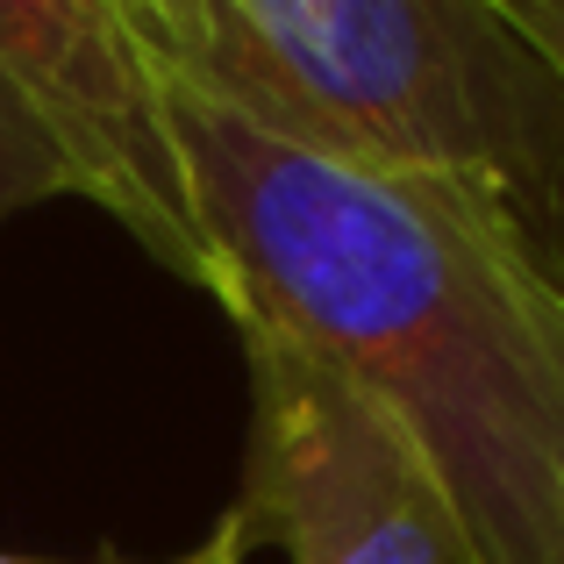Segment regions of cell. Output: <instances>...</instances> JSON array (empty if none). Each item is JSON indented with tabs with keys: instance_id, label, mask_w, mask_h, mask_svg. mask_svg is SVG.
Masks as SVG:
<instances>
[{
	"instance_id": "1",
	"label": "cell",
	"mask_w": 564,
	"mask_h": 564,
	"mask_svg": "<svg viewBox=\"0 0 564 564\" xmlns=\"http://www.w3.org/2000/svg\"><path fill=\"white\" fill-rule=\"evenodd\" d=\"M165 72L229 329L379 400L465 564H564V264L494 193L279 137Z\"/></svg>"
},
{
	"instance_id": "2",
	"label": "cell",
	"mask_w": 564,
	"mask_h": 564,
	"mask_svg": "<svg viewBox=\"0 0 564 564\" xmlns=\"http://www.w3.org/2000/svg\"><path fill=\"white\" fill-rule=\"evenodd\" d=\"M180 72L279 137L494 193L564 264V86L500 0H215Z\"/></svg>"
},
{
	"instance_id": "3",
	"label": "cell",
	"mask_w": 564,
	"mask_h": 564,
	"mask_svg": "<svg viewBox=\"0 0 564 564\" xmlns=\"http://www.w3.org/2000/svg\"><path fill=\"white\" fill-rule=\"evenodd\" d=\"M250 379L243 514L286 564H465L457 522L400 422L301 344L236 322Z\"/></svg>"
},
{
	"instance_id": "4",
	"label": "cell",
	"mask_w": 564,
	"mask_h": 564,
	"mask_svg": "<svg viewBox=\"0 0 564 564\" xmlns=\"http://www.w3.org/2000/svg\"><path fill=\"white\" fill-rule=\"evenodd\" d=\"M165 65V36L143 0H0V79L72 158L79 200L115 215L165 272L215 293V250L186 186Z\"/></svg>"
},
{
	"instance_id": "5",
	"label": "cell",
	"mask_w": 564,
	"mask_h": 564,
	"mask_svg": "<svg viewBox=\"0 0 564 564\" xmlns=\"http://www.w3.org/2000/svg\"><path fill=\"white\" fill-rule=\"evenodd\" d=\"M57 193H79L72 158L57 151V137L36 122V108L0 79V221L36 207V200H57Z\"/></svg>"
},
{
	"instance_id": "6",
	"label": "cell",
	"mask_w": 564,
	"mask_h": 564,
	"mask_svg": "<svg viewBox=\"0 0 564 564\" xmlns=\"http://www.w3.org/2000/svg\"><path fill=\"white\" fill-rule=\"evenodd\" d=\"M158 14V36H165L172 65H193L207 51V29H215V0H143Z\"/></svg>"
},
{
	"instance_id": "7",
	"label": "cell",
	"mask_w": 564,
	"mask_h": 564,
	"mask_svg": "<svg viewBox=\"0 0 564 564\" xmlns=\"http://www.w3.org/2000/svg\"><path fill=\"white\" fill-rule=\"evenodd\" d=\"M500 8H508V22L522 29L529 51H536L564 86V0H500Z\"/></svg>"
},
{
	"instance_id": "8",
	"label": "cell",
	"mask_w": 564,
	"mask_h": 564,
	"mask_svg": "<svg viewBox=\"0 0 564 564\" xmlns=\"http://www.w3.org/2000/svg\"><path fill=\"white\" fill-rule=\"evenodd\" d=\"M250 551H258V543H250L243 514L229 508V514L215 522V536H207V543H193L186 557H165V564H250ZM0 564H36V557H8V551H0Z\"/></svg>"
}]
</instances>
